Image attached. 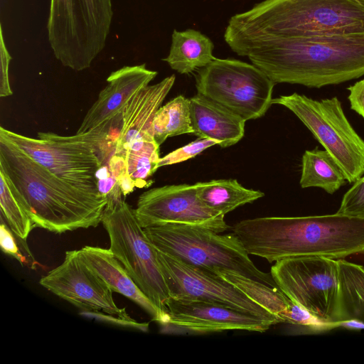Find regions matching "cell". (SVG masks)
<instances>
[{"instance_id":"1f68e13d","label":"cell","mask_w":364,"mask_h":364,"mask_svg":"<svg viewBox=\"0 0 364 364\" xmlns=\"http://www.w3.org/2000/svg\"><path fill=\"white\" fill-rule=\"evenodd\" d=\"M82 314L96 319L103 321L108 323L119 325L124 327H129L139 329L143 331H148V323H138L134 319H125L111 314L102 313L100 311H82Z\"/></svg>"},{"instance_id":"4316f807","label":"cell","mask_w":364,"mask_h":364,"mask_svg":"<svg viewBox=\"0 0 364 364\" xmlns=\"http://www.w3.org/2000/svg\"><path fill=\"white\" fill-rule=\"evenodd\" d=\"M0 205L1 218L14 232L26 240L32 229L36 228L35 225L1 171Z\"/></svg>"},{"instance_id":"f546056e","label":"cell","mask_w":364,"mask_h":364,"mask_svg":"<svg viewBox=\"0 0 364 364\" xmlns=\"http://www.w3.org/2000/svg\"><path fill=\"white\" fill-rule=\"evenodd\" d=\"M336 213L364 218V176L344 194Z\"/></svg>"},{"instance_id":"484cf974","label":"cell","mask_w":364,"mask_h":364,"mask_svg":"<svg viewBox=\"0 0 364 364\" xmlns=\"http://www.w3.org/2000/svg\"><path fill=\"white\" fill-rule=\"evenodd\" d=\"M127 171L135 186L143 188L149 186L148 181L159 168L160 159L159 145L154 137H149L133 143L124 156Z\"/></svg>"},{"instance_id":"d4e9b609","label":"cell","mask_w":364,"mask_h":364,"mask_svg":"<svg viewBox=\"0 0 364 364\" xmlns=\"http://www.w3.org/2000/svg\"><path fill=\"white\" fill-rule=\"evenodd\" d=\"M152 132L154 138L159 146L168 137L193 134L189 99L178 95L161 106L154 115Z\"/></svg>"},{"instance_id":"7a4b0ae2","label":"cell","mask_w":364,"mask_h":364,"mask_svg":"<svg viewBox=\"0 0 364 364\" xmlns=\"http://www.w3.org/2000/svg\"><path fill=\"white\" fill-rule=\"evenodd\" d=\"M0 171L36 228L61 234L102 221L105 196L63 181L1 133Z\"/></svg>"},{"instance_id":"cb8c5ba5","label":"cell","mask_w":364,"mask_h":364,"mask_svg":"<svg viewBox=\"0 0 364 364\" xmlns=\"http://www.w3.org/2000/svg\"><path fill=\"white\" fill-rule=\"evenodd\" d=\"M346 180L343 171L326 150L316 148L304 152L301 161V188L318 187L332 194Z\"/></svg>"},{"instance_id":"83f0119b","label":"cell","mask_w":364,"mask_h":364,"mask_svg":"<svg viewBox=\"0 0 364 364\" xmlns=\"http://www.w3.org/2000/svg\"><path fill=\"white\" fill-rule=\"evenodd\" d=\"M0 245L2 251L16 259L22 265L34 269L37 264L26 240L18 236L1 218Z\"/></svg>"},{"instance_id":"52a82bcc","label":"cell","mask_w":364,"mask_h":364,"mask_svg":"<svg viewBox=\"0 0 364 364\" xmlns=\"http://www.w3.org/2000/svg\"><path fill=\"white\" fill-rule=\"evenodd\" d=\"M113 121L73 136L40 132L35 139L3 127H0V133L63 181L81 190L101 194L97 173L103 159L97 150L108 139Z\"/></svg>"},{"instance_id":"6da1fadb","label":"cell","mask_w":364,"mask_h":364,"mask_svg":"<svg viewBox=\"0 0 364 364\" xmlns=\"http://www.w3.org/2000/svg\"><path fill=\"white\" fill-rule=\"evenodd\" d=\"M274 83L321 87L364 75V34L287 37L224 36Z\"/></svg>"},{"instance_id":"7402d4cb","label":"cell","mask_w":364,"mask_h":364,"mask_svg":"<svg viewBox=\"0 0 364 364\" xmlns=\"http://www.w3.org/2000/svg\"><path fill=\"white\" fill-rule=\"evenodd\" d=\"M196 186L201 201L209 208L224 215L264 196L260 191L243 187L235 179L198 182Z\"/></svg>"},{"instance_id":"ac0fdd59","label":"cell","mask_w":364,"mask_h":364,"mask_svg":"<svg viewBox=\"0 0 364 364\" xmlns=\"http://www.w3.org/2000/svg\"><path fill=\"white\" fill-rule=\"evenodd\" d=\"M85 263L95 272L111 289L129 299L153 320L165 325L167 314L161 311L141 290L109 249L85 246L78 250Z\"/></svg>"},{"instance_id":"8992f818","label":"cell","mask_w":364,"mask_h":364,"mask_svg":"<svg viewBox=\"0 0 364 364\" xmlns=\"http://www.w3.org/2000/svg\"><path fill=\"white\" fill-rule=\"evenodd\" d=\"M112 0H50L48 41L63 65L89 68L102 51L109 33Z\"/></svg>"},{"instance_id":"f1b7e54d","label":"cell","mask_w":364,"mask_h":364,"mask_svg":"<svg viewBox=\"0 0 364 364\" xmlns=\"http://www.w3.org/2000/svg\"><path fill=\"white\" fill-rule=\"evenodd\" d=\"M219 144L220 143L218 141L208 138L198 137V139L193 141L161 157L159 161L158 166L160 168L164 166L183 162L196 156L206 149Z\"/></svg>"},{"instance_id":"9c48e42d","label":"cell","mask_w":364,"mask_h":364,"mask_svg":"<svg viewBox=\"0 0 364 364\" xmlns=\"http://www.w3.org/2000/svg\"><path fill=\"white\" fill-rule=\"evenodd\" d=\"M288 108L335 159L349 183L364 175V140L346 118L336 97L316 100L293 93L272 99Z\"/></svg>"},{"instance_id":"5b68a950","label":"cell","mask_w":364,"mask_h":364,"mask_svg":"<svg viewBox=\"0 0 364 364\" xmlns=\"http://www.w3.org/2000/svg\"><path fill=\"white\" fill-rule=\"evenodd\" d=\"M161 252L181 262L215 273L228 270L277 287L271 274L259 269L234 234L220 235L208 228L164 224L144 228Z\"/></svg>"},{"instance_id":"8fae6325","label":"cell","mask_w":364,"mask_h":364,"mask_svg":"<svg viewBox=\"0 0 364 364\" xmlns=\"http://www.w3.org/2000/svg\"><path fill=\"white\" fill-rule=\"evenodd\" d=\"M270 274L277 287L295 304L331 328L338 327L337 259L288 257L277 261Z\"/></svg>"},{"instance_id":"7c38bea8","label":"cell","mask_w":364,"mask_h":364,"mask_svg":"<svg viewBox=\"0 0 364 364\" xmlns=\"http://www.w3.org/2000/svg\"><path fill=\"white\" fill-rule=\"evenodd\" d=\"M156 252L170 298L221 304L279 323L275 316L216 273L183 263L156 248Z\"/></svg>"},{"instance_id":"277c9868","label":"cell","mask_w":364,"mask_h":364,"mask_svg":"<svg viewBox=\"0 0 364 364\" xmlns=\"http://www.w3.org/2000/svg\"><path fill=\"white\" fill-rule=\"evenodd\" d=\"M364 34V0H264L230 17L224 36Z\"/></svg>"},{"instance_id":"603a6c76","label":"cell","mask_w":364,"mask_h":364,"mask_svg":"<svg viewBox=\"0 0 364 364\" xmlns=\"http://www.w3.org/2000/svg\"><path fill=\"white\" fill-rule=\"evenodd\" d=\"M215 273L247 294L275 316L279 323H290L293 312L297 304L278 287H270L228 270H218Z\"/></svg>"},{"instance_id":"30bf717a","label":"cell","mask_w":364,"mask_h":364,"mask_svg":"<svg viewBox=\"0 0 364 364\" xmlns=\"http://www.w3.org/2000/svg\"><path fill=\"white\" fill-rule=\"evenodd\" d=\"M196 82L198 94L245 121L262 117L272 105L275 83L252 63L215 58L198 70Z\"/></svg>"},{"instance_id":"9a60e30c","label":"cell","mask_w":364,"mask_h":364,"mask_svg":"<svg viewBox=\"0 0 364 364\" xmlns=\"http://www.w3.org/2000/svg\"><path fill=\"white\" fill-rule=\"evenodd\" d=\"M165 324L190 333H206L229 330L264 332L273 321L227 306L201 301L170 298Z\"/></svg>"},{"instance_id":"ffe728a7","label":"cell","mask_w":364,"mask_h":364,"mask_svg":"<svg viewBox=\"0 0 364 364\" xmlns=\"http://www.w3.org/2000/svg\"><path fill=\"white\" fill-rule=\"evenodd\" d=\"M337 326L364 328V267L339 259Z\"/></svg>"},{"instance_id":"2e32d148","label":"cell","mask_w":364,"mask_h":364,"mask_svg":"<svg viewBox=\"0 0 364 364\" xmlns=\"http://www.w3.org/2000/svg\"><path fill=\"white\" fill-rule=\"evenodd\" d=\"M156 75L157 72L147 69L146 64L124 66L112 72L76 134L86 133L107 122L119 119L132 97L149 85Z\"/></svg>"},{"instance_id":"5bb4252c","label":"cell","mask_w":364,"mask_h":364,"mask_svg":"<svg viewBox=\"0 0 364 364\" xmlns=\"http://www.w3.org/2000/svg\"><path fill=\"white\" fill-rule=\"evenodd\" d=\"M40 284L82 311L103 312L132 319L114 303L113 291L82 259L78 250L65 252L63 262L41 277Z\"/></svg>"},{"instance_id":"44dd1931","label":"cell","mask_w":364,"mask_h":364,"mask_svg":"<svg viewBox=\"0 0 364 364\" xmlns=\"http://www.w3.org/2000/svg\"><path fill=\"white\" fill-rule=\"evenodd\" d=\"M213 48L212 41L197 30H173L169 54L163 60L178 73L189 74L215 58Z\"/></svg>"},{"instance_id":"d6986e66","label":"cell","mask_w":364,"mask_h":364,"mask_svg":"<svg viewBox=\"0 0 364 364\" xmlns=\"http://www.w3.org/2000/svg\"><path fill=\"white\" fill-rule=\"evenodd\" d=\"M193 134L218 141L222 148L237 143L244 136L245 120L212 100L196 94L189 99Z\"/></svg>"},{"instance_id":"e0dca14e","label":"cell","mask_w":364,"mask_h":364,"mask_svg":"<svg viewBox=\"0 0 364 364\" xmlns=\"http://www.w3.org/2000/svg\"><path fill=\"white\" fill-rule=\"evenodd\" d=\"M172 75L159 82L147 85L136 92L124 107L119 131L114 141L113 154L123 156L134 142L154 137L152 122L158 109L175 82Z\"/></svg>"},{"instance_id":"d6a6232c","label":"cell","mask_w":364,"mask_h":364,"mask_svg":"<svg viewBox=\"0 0 364 364\" xmlns=\"http://www.w3.org/2000/svg\"><path fill=\"white\" fill-rule=\"evenodd\" d=\"M350 108L364 118V79L348 88Z\"/></svg>"},{"instance_id":"4dcf8cb0","label":"cell","mask_w":364,"mask_h":364,"mask_svg":"<svg viewBox=\"0 0 364 364\" xmlns=\"http://www.w3.org/2000/svg\"><path fill=\"white\" fill-rule=\"evenodd\" d=\"M0 37V97H5L13 95L9 75V68L11 56L9 53L4 40L1 26Z\"/></svg>"},{"instance_id":"4fadbf2b","label":"cell","mask_w":364,"mask_h":364,"mask_svg":"<svg viewBox=\"0 0 364 364\" xmlns=\"http://www.w3.org/2000/svg\"><path fill=\"white\" fill-rule=\"evenodd\" d=\"M134 213L143 228L180 224L203 227L219 233L229 228L225 215L209 208L199 198L196 183L151 188L139 196Z\"/></svg>"},{"instance_id":"ba28073f","label":"cell","mask_w":364,"mask_h":364,"mask_svg":"<svg viewBox=\"0 0 364 364\" xmlns=\"http://www.w3.org/2000/svg\"><path fill=\"white\" fill-rule=\"evenodd\" d=\"M101 223L108 234L111 252L146 296L167 314L170 295L156 248L139 225L134 209L122 198L108 200Z\"/></svg>"},{"instance_id":"3957f363","label":"cell","mask_w":364,"mask_h":364,"mask_svg":"<svg viewBox=\"0 0 364 364\" xmlns=\"http://www.w3.org/2000/svg\"><path fill=\"white\" fill-rule=\"evenodd\" d=\"M249 255L269 262L294 257L334 259L364 254V218L338 213L246 219L232 227Z\"/></svg>"}]
</instances>
